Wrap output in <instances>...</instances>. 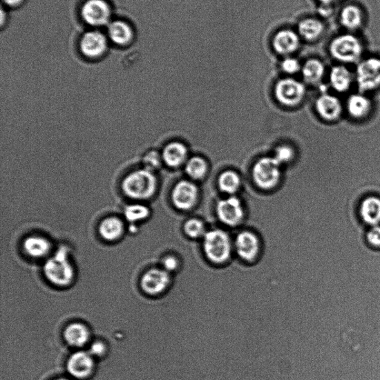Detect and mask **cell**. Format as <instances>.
Listing matches in <instances>:
<instances>
[{"mask_svg":"<svg viewBox=\"0 0 380 380\" xmlns=\"http://www.w3.org/2000/svg\"><path fill=\"white\" fill-rule=\"evenodd\" d=\"M293 155V150L291 148L287 146H283L276 149L274 158L280 164V165H281L282 164L288 162L289 160L292 158Z\"/></svg>","mask_w":380,"mask_h":380,"instance_id":"35","label":"cell"},{"mask_svg":"<svg viewBox=\"0 0 380 380\" xmlns=\"http://www.w3.org/2000/svg\"><path fill=\"white\" fill-rule=\"evenodd\" d=\"M26 254L30 257L41 258L51 251V243L42 236H32L26 238L23 243Z\"/></svg>","mask_w":380,"mask_h":380,"instance_id":"23","label":"cell"},{"mask_svg":"<svg viewBox=\"0 0 380 380\" xmlns=\"http://www.w3.org/2000/svg\"><path fill=\"white\" fill-rule=\"evenodd\" d=\"M125 216L129 222L143 221L149 216V209L142 205H129L125 209Z\"/></svg>","mask_w":380,"mask_h":380,"instance_id":"31","label":"cell"},{"mask_svg":"<svg viewBox=\"0 0 380 380\" xmlns=\"http://www.w3.org/2000/svg\"><path fill=\"white\" fill-rule=\"evenodd\" d=\"M274 47L281 55L294 53L299 46V37L291 30H283L276 34L274 39Z\"/></svg>","mask_w":380,"mask_h":380,"instance_id":"19","label":"cell"},{"mask_svg":"<svg viewBox=\"0 0 380 380\" xmlns=\"http://www.w3.org/2000/svg\"><path fill=\"white\" fill-rule=\"evenodd\" d=\"M316 108L319 116L330 122L337 121L343 113L341 102L336 97L328 94H323L317 99Z\"/></svg>","mask_w":380,"mask_h":380,"instance_id":"16","label":"cell"},{"mask_svg":"<svg viewBox=\"0 0 380 380\" xmlns=\"http://www.w3.org/2000/svg\"><path fill=\"white\" fill-rule=\"evenodd\" d=\"M321 8H320V14L325 18H330L334 15L335 12L334 5H325L321 4Z\"/></svg>","mask_w":380,"mask_h":380,"instance_id":"38","label":"cell"},{"mask_svg":"<svg viewBox=\"0 0 380 380\" xmlns=\"http://www.w3.org/2000/svg\"><path fill=\"white\" fill-rule=\"evenodd\" d=\"M300 36L310 42L316 41L323 36L325 26L321 19L317 18H307L298 24Z\"/></svg>","mask_w":380,"mask_h":380,"instance_id":"22","label":"cell"},{"mask_svg":"<svg viewBox=\"0 0 380 380\" xmlns=\"http://www.w3.org/2000/svg\"><path fill=\"white\" fill-rule=\"evenodd\" d=\"M3 1L10 7H17L21 5L23 0H3Z\"/></svg>","mask_w":380,"mask_h":380,"instance_id":"39","label":"cell"},{"mask_svg":"<svg viewBox=\"0 0 380 380\" xmlns=\"http://www.w3.org/2000/svg\"><path fill=\"white\" fill-rule=\"evenodd\" d=\"M372 108L371 101L363 93L352 95L348 99V112L354 119L361 120L366 117Z\"/></svg>","mask_w":380,"mask_h":380,"instance_id":"20","label":"cell"},{"mask_svg":"<svg viewBox=\"0 0 380 380\" xmlns=\"http://www.w3.org/2000/svg\"><path fill=\"white\" fill-rule=\"evenodd\" d=\"M305 88L303 84L294 79H285L276 86L278 102L287 106L298 104L304 97Z\"/></svg>","mask_w":380,"mask_h":380,"instance_id":"10","label":"cell"},{"mask_svg":"<svg viewBox=\"0 0 380 380\" xmlns=\"http://www.w3.org/2000/svg\"><path fill=\"white\" fill-rule=\"evenodd\" d=\"M187 155V150L185 146L181 143L175 142L168 144L164 148L162 158L168 166L176 167L184 163Z\"/></svg>","mask_w":380,"mask_h":380,"instance_id":"27","label":"cell"},{"mask_svg":"<svg viewBox=\"0 0 380 380\" xmlns=\"http://www.w3.org/2000/svg\"><path fill=\"white\" fill-rule=\"evenodd\" d=\"M108 33L111 41L119 46H126L133 41L131 27L124 21H117L109 24Z\"/></svg>","mask_w":380,"mask_h":380,"instance_id":"25","label":"cell"},{"mask_svg":"<svg viewBox=\"0 0 380 380\" xmlns=\"http://www.w3.org/2000/svg\"><path fill=\"white\" fill-rule=\"evenodd\" d=\"M88 352L93 357H103L106 352V346L104 343L101 341L95 342L93 344H92L91 346H90Z\"/></svg>","mask_w":380,"mask_h":380,"instance_id":"37","label":"cell"},{"mask_svg":"<svg viewBox=\"0 0 380 380\" xmlns=\"http://www.w3.org/2000/svg\"><path fill=\"white\" fill-rule=\"evenodd\" d=\"M284 71L288 74H294L300 69V64L296 59L287 58L282 64Z\"/></svg>","mask_w":380,"mask_h":380,"instance_id":"36","label":"cell"},{"mask_svg":"<svg viewBox=\"0 0 380 380\" xmlns=\"http://www.w3.org/2000/svg\"><path fill=\"white\" fill-rule=\"evenodd\" d=\"M162 268L170 274H175L182 269L183 261L181 254H169L162 259Z\"/></svg>","mask_w":380,"mask_h":380,"instance_id":"32","label":"cell"},{"mask_svg":"<svg viewBox=\"0 0 380 380\" xmlns=\"http://www.w3.org/2000/svg\"><path fill=\"white\" fill-rule=\"evenodd\" d=\"M86 23L93 26L108 24L111 19V8L105 0H87L82 10Z\"/></svg>","mask_w":380,"mask_h":380,"instance_id":"9","label":"cell"},{"mask_svg":"<svg viewBox=\"0 0 380 380\" xmlns=\"http://www.w3.org/2000/svg\"><path fill=\"white\" fill-rule=\"evenodd\" d=\"M326 73L324 63L319 59H310L303 67V75L310 84H318L322 82Z\"/></svg>","mask_w":380,"mask_h":380,"instance_id":"26","label":"cell"},{"mask_svg":"<svg viewBox=\"0 0 380 380\" xmlns=\"http://www.w3.org/2000/svg\"><path fill=\"white\" fill-rule=\"evenodd\" d=\"M202 249L207 261L214 266L227 265L234 258V243L222 229H215L207 232Z\"/></svg>","mask_w":380,"mask_h":380,"instance_id":"1","label":"cell"},{"mask_svg":"<svg viewBox=\"0 0 380 380\" xmlns=\"http://www.w3.org/2000/svg\"><path fill=\"white\" fill-rule=\"evenodd\" d=\"M157 181L153 173L145 169L130 173L122 183L126 196L136 200L151 198L155 193Z\"/></svg>","mask_w":380,"mask_h":380,"instance_id":"4","label":"cell"},{"mask_svg":"<svg viewBox=\"0 0 380 380\" xmlns=\"http://www.w3.org/2000/svg\"><path fill=\"white\" fill-rule=\"evenodd\" d=\"M173 275L163 268H151L142 278L141 287L147 295L157 296L165 294L173 285Z\"/></svg>","mask_w":380,"mask_h":380,"instance_id":"7","label":"cell"},{"mask_svg":"<svg viewBox=\"0 0 380 380\" xmlns=\"http://www.w3.org/2000/svg\"><path fill=\"white\" fill-rule=\"evenodd\" d=\"M55 380H68V379H64V378H61V379H55Z\"/></svg>","mask_w":380,"mask_h":380,"instance_id":"41","label":"cell"},{"mask_svg":"<svg viewBox=\"0 0 380 380\" xmlns=\"http://www.w3.org/2000/svg\"><path fill=\"white\" fill-rule=\"evenodd\" d=\"M339 22L348 32L354 33L359 31L365 22L362 8L352 3L345 5L339 12Z\"/></svg>","mask_w":380,"mask_h":380,"instance_id":"12","label":"cell"},{"mask_svg":"<svg viewBox=\"0 0 380 380\" xmlns=\"http://www.w3.org/2000/svg\"><path fill=\"white\" fill-rule=\"evenodd\" d=\"M355 83L361 93L380 88V57H364L356 65Z\"/></svg>","mask_w":380,"mask_h":380,"instance_id":"5","label":"cell"},{"mask_svg":"<svg viewBox=\"0 0 380 380\" xmlns=\"http://www.w3.org/2000/svg\"><path fill=\"white\" fill-rule=\"evenodd\" d=\"M236 257L248 265L256 263L263 252V245L258 236L251 231L239 233L234 242Z\"/></svg>","mask_w":380,"mask_h":380,"instance_id":"6","label":"cell"},{"mask_svg":"<svg viewBox=\"0 0 380 380\" xmlns=\"http://www.w3.org/2000/svg\"><path fill=\"white\" fill-rule=\"evenodd\" d=\"M186 171L190 177L194 179H201L207 171V163L202 158L194 157L187 162Z\"/></svg>","mask_w":380,"mask_h":380,"instance_id":"29","label":"cell"},{"mask_svg":"<svg viewBox=\"0 0 380 380\" xmlns=\"http://www.w3.org/2000/svg\"><path fill=\"white\" fill-rule=\"evenodd\" d=\"M280 164L274 158L260 159L254 168L255 182L263 189H271L276 185L280 177Z\"/></svg>","mask_w":380,"mask_h":380,"instance_id":"8","label":"cell"},{"mask_svg":"<svg viewBox=\"0 0 380 380\" xmlns=\"http://www.w3.org/2000/svg\"><path fill=\"white\" fill-rule=\"evenodd\" d=\"M44 272L48 282L55 286L66 287L73 283L75 269L70 262L66 248L59 249L53 257L47 260Z\"/></svg>","mask_w":380,"mask_h":380,"instance_id":"3","label":"cell"},{"mask_svg":"<svg viewBox=\"0 0 380 380\" xmlns=\"http://www.w3.org/2000/svg\"><path fill=\"white\" fill-rule=\"evenodd\" d=\"M366 240L370 246L380 249V225L371 227L366 234Z\"/></svg>","mask_w":380,"mask_h":380,"instance_id":"34","label":"cell"},{"mask_svg":"<svg viewBox=\"0 0 380 380\" xmlns=\"http://www.w3.org/2000/svg\"><path fill=\"white\" fill-rule=\"evenodd\" d=\"M217 213L221 222L229 227L238 225L244 218L242 204L236 197L220 202L217 206Z\"/></svg>","mask_w":380,"mask_h":380,"instance_id":"11","label":"cell"},{"mask_svg":"<svg viewBox=\"0 0 380 380\" xmlns=\"http://www.w3.org/2000/svg\"><path fill=\"white\" fill-rule=\"evenodd\" d=\"M218 184L223 192L232 194L240 186V178L236 173L227 171L219 177Z\"/></svg>","mask_w":380,"mask_h":380,"instance_id":"28","label":"cell"},{"mask_svg":"<svg viewBox=\"0 0 380 380\" xmlns=\"http://www.w3.org/2000/svg\"><path fill=\"white\" fill-rule=\"evenodd\" d=\"M320 3L325 5H335L339 0H319Z\"/></svg>","mask_w":380,"mask_h":380,"instance_id":"40","label":"cell"},{"mask_svg":"<svg viewBox=\"0 0 380 380\" xmlns=\"http://www.w3.org/2000/svg\"><path fill=\"white\" fill-rule=\"evenodd\" d=\"M124 225L117 217H108L104 220L99 227V233L108 242H114L122 236Z\"/></svg>","mask_w":380,"mask_h":380,"instance_id":"24","label":"cell"},{"mask_svg":"<svg viewBox=\"0 0 380 380\" xmlns=\"http://www.w3.org/2000/svg\"><path fill=\"white\" fill-rule=\"evenodd\" d=\"M79 48L84 56L91 59L98 58L106 51V38L99 32H87L83 36Z\"/></svg>","mask_w":380,"mask_h":380,"instance_id":"15","label":"cell"},{"mask_svg":"<svg viewBox=\"0 0 380 380\" xmlns=\"http://www.w3.org/2000/svg\"><path fill=\"white\" fill-rule=\"evenodd\" d=\"M184 231L185 235L192 240L203 238L207 234L204 223L198 219H189L184 224Z\"/></svg>","mask_w":380,"mask_h":380,"instance_id":"30","label":"cell"},{"mask_svg":"<svg viewBox=\"0 0 380 380\" xmlns=\"http://www.w3.org/2000/svg\"><path fill=\"white\" fill-rule=\"evenodd\" d=\"M64 338L69 345L75 348H82L89 341V330L81 323H74L70 324L66 328Z\"/></svg>","mask_w":380,"mask_h":380,"instance_id":"21","label":"cell"},{"mask_svg":"<svg viewBox=\"0 0 380 380\" xmlns=\"http://www.w3.org/2000/svg\"><path fill=\"white\" fill-rule=\"evenodd\" d=\"M197 195V188L193 184L181 182L174 188L173 201L177 208L189 209L196 204Z\"/></svg>","mask_w":380,"mask_h":380,"instance_id":"17","label":"cell"},{"mask_svg":"<svg viewBox=\"0 0 380 380\" xmlns=\"http://www.w3.org/2000/svg\"><path fill=\"white\" fill-rule=\"evenodd\" d=\"M359 215L370 227L380 225V198L372 196L364 198L359 206Z\"/></svg>","mask_w":380,"mask_h":380,"instance_id":"18","label":"cell"},{"mask_svg":"<svg viewBox=\"0 0 380 380\" xmlns=\"http://www.w3.org/2000/svg\"><path fill=\"white\" fill-rule=\"evenodd\" d=\"M144 169L153 173L161 167L162 158L156 151L147 152L143 158Z\"/></svg>","mask_w":380,"mask_h":380,"instance_id":"33","label":"cell"},{"mask_svg":"<svg viewBox=\"0 0 380 380\" xmlns=\"http://www.w3.org/2000/svg\"><path fill=\"white\" fill-rule=\"evenodd\" d=\"M328 53L337 64L357 65L364 57L365 46L355 33L346 32L333 37Z\"/></svg>","mask_w":380,"mask_h":380,"instance_id":"2","label":"cell"},{"mask_svg":"<svg viewBox=\"0 0 380 380\" xmlns=\"http://www.w3.org/2000/svg\"><path fill=\"white\" fill-rule=\"evenodd\" d=\"M94 368V357L89 352H78L68 359V372L77 379H84L91 375Z\"/></svg>","mask_w":380,"mask_h":380,"instance_id":"14","label":"cell"},{"mask_svg":"<svg viewBox=\"0 0 380 380\" xmlns=\"http://www.w3.org/2000/svg\"><path fill=\"white\" fill-rule=\"evenodd\" d=\"M328 79L334 91L343 93L348 92L355 82V75L348 66L337 64L329 70Z\"/></svg>","mask_w":380,"mask_h":380,"instance_id":"13","label":"cell"}]
</instances>
